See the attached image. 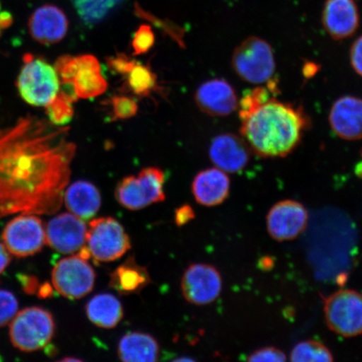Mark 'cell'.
<instances>
[{"label":"cell","instance_id":"obj_1","mask_svg":"<svg viewBox=\"0 0 362 362\" xmlns=\"http://www.w3.org/2000/svg\"><path fill=\"white\" fill-rule=\"evenodd\" d=\"M76 151L66 127L37 117L0 131V219L60 210Z\"/></svg>","mask_w":362,"mask_h":362},{"label":"cell","instance_id":"obj_2","mask_svg":"<svg viewBox=\"0 0 362 362\" xmlns=\"http://www.w3.org/2000/svg\"><path fill=\"white\" fill-rule=\"evenodd\" d=\"M240 134L251 151L262 158H284L300 146L311 121L301 107L275 97L241 120Z\"/></svg>","mask_w":362,"mask_h":362},{"label":"cell","instance_id":"obj_3","mask_svg":"<svg viewBox=\"0 0 362 362\" xmlns=\"http://www.w3.org/2000/svg\"><path fill=\"white\" fill-rule=\"evenodd\" d=\"M55 68L62 88L74 90L78 98H97L107 89L100 63L93 55L62 56Z\"/></svg>","mask_w":362,"mask_h":362},{"label":"cell","instance_id":"obj_4","mask_svg":"<svg viewBox=\"0 0 362 362\" xmlns=\"http://www.w3.org/2000/svg\"><path fill=\"white\" fill-rule=\"evenodd\" d=\"M16 87L21 98L34 107H47L57 96L61 81L56 68L42 58L25 54Z\"/></svg>","mask_w":362,"mask_h":362},{"label":"cell","instance_id":"obj_5","mask_svg":"<svg viewBox=\"0 0 362 362\" xmlns=\"http://www.w3.org/2000/svg\"><path fill=\"white\" fill-rule=\"evenodd\" d=\"M55 334V321L49 311L29 307L18 311L11 322L10 337L13 346L22 351L43 349Z\"/></svg>","mask_w":362,"mask_h":362},{"label":"cell","instance_id":"obj_6","mask_svg":"<svg viewBox=\"0 0 362 362\" xmlns=\"http://www.w3.org/2000/svg\"><path fill=\"white\" fill-rule=\"evenodd\" d=\"M232 66L239 78L247 83H268L276 68L273 48L264 39L250 36L234 49Z\"/></svg>","mask_w":362,"mask_h":362},{"label":"cell","instance_id":"obj_7","mask_svg":"<svg viewBox=\"0 0 362 362\" xmlns=\"http://www.w3.org/2000/svg\"><path fill=\"white\" fill-rule=\"evenodd\" d=\"M164 171L148 167L137 176L129 175L119 181L115 189V198L126 209L138 211L153 203L164 202L165 194Z\"/></svg>","mask_w":362,"mask_h":362},{"label":"cell","instance_id":"obj_8","mask_svg":"<svg viewBox=\"0 0 362 362\" xmlns=\"http://www.w3.org/2000/svg\"><path fill=\"white\" fill-rule=\"evenodd\" d=\"M87 247L90 257L99 262L120 259L131 247L124 226L112 217H100L89 223Z\"/></svg>","mask_w":362,"mask_h":362},{"label":"cell","instance_id":"obj_9","mask_svg":"<svg viewBox=\"0 0 362 362\" xmlns=\"http://www.w3.org/2000/svg\"><path fill=\"white\" fill-rule=\"evenodd\" d=\"M325 319L327 327L343 337L362 334V293L341 289L325 303Z\"/></svg>","mask_w":362,"mask_h":362},{"label":"cell","instance_id":"obj_10","mask_svg":"<svg viewBox=\"0 0 362 362\" xmlns=\"http://www.w3.org/2000/svg\"><path fill=\"white\" fill-rule=\"evenodd\" d=\"M52 280L58 293L70 300H78L92 292L96 274L87 259L75 255L57 262L52 270Z\"/></svg>","mask_w":362,"mask_h":362},{"label":"cell","instance_id":"obj_11","mask_svg":"<svg viewBox=\"0 0 362 362\" xmlns=\"http://www.w3.org/2000/svg\"><path fill=\"white\" fill-rule=\"evenodd\" d=\"M2 238L11 255L18 257L35 255L47 243L42 221L35 214L15 217L4 228Z\"/></svg>","mask_w":362,"mask_h":362},{"label":"cell","instance_id":"obj_12","mask_svg":"<svg viewBox=\"0 0 362 362\" xmlns=\"http://www.w3.org/2000/svg\"><path fill=\"white\" fill-rule=\"evenodd\" d=\"M87 234L84 221L71 212L54 216L45 228L48 245L64 255L78 253L87 246Z\"/></svg>","mask_w":362,"mask_h":362},{"label":"cell","instance_id":"obj_13","mask_svg":"<svg viewBox=\"0 0 362 362\" xmlns=\"http://www.w3.org/2000/svg\"><path fill=\"white\" fill-rule=\"evenodd\" d=\"M309 214L304 205L296 201L279 202L267 216V228L276 241H291L305 232Z\"/></svg>","mask_w":362,"mask_h":362},{"label":"cell","instance_id":"obj_14","mask_svg":"<svg viewBox=\"0 0 362 362\" xmlns=\"http://www.w3.org/2000/svg\"><path fill=\"white\" fill-rule=\"evenodd\" d=\"M223 281L214 266L196 264L185 270L181 280V291L185 300L196 305L211 304L219 297Z\"/></svg>","mask_w":362,"mask_h":362},{"label":"cell","instance_id":"obj_15","mask_svg":"<svg viewBox=\"0 0 362 362\" xmlns=\"http://www.w3.org/2000/svg\"><path fill=\"white\" fill-rule=\"evenodd\" d=\"M251 148L242 137L233 134L217 135L210 146L209 156L217 168L236 173L250 160Z\"/></svg>","mask_w":362,"mask_h":362},{"label":"cell","instance_id":"obj_16","mask_svg":"<svg viewBox=\"0 0 362 362\" xmlns=\"http://www.w3.org/2000/svg\"><path fill=\"white\" fill-rule=\"evenodd\" d=\"M28 28L31 37L42 45H53L66 37L69 21L64 11L54 4H45L30 17Z\"/></svg>","mask_w":362,"mask_h":362},{"label":"cell","instance_id":"obj_17","mask_svg":"<svg viewBox=\"0 0 362 362\" xmlns=\"http://www.w3.org/2000/svg\"><path fill=\"white\" fill-rule=\"evenodd\" d=\"M194 100L203 112L214 117L228 116L238 107L233 86L221 78L202 83L197 90Z\"/></svg>","mask_w":362,"mask_h":362},{"label":"cell","instance_id":"obj_18","mask_svg":"<svg viewBox=\"0 0 362 362\" xmlns=\"http://www.w3.org/2000/svg\"><path fill=\"white\" fill-rule=\"evenodd\" d=\"M322 24L333 40L351 37L360 25L359 10L355 0H327L322 13Z\"/></svg>","mask_w":362,"mask_h":362},{"label":"cell","instance_id":"obj_19","mask_svg":"<svg viewBox=\"0 0 362 362\" xmlns=\"http://www.w3.org/2000/svg\"><path fill=\"white\" fill-rule=\"evenodd\" d=\"M329 123L334 133L349 141L362 139V99L344 96L333 103Z\"/></svg>","mask_w":362,"mask_h":362},{"label":"cell","instance_id":"obj_20","mask_svg":"<svg viewBox=\"0 0 362 362\" xmlns=\"http://www.w3.org/2000/svg\"><path fill=\"white\" fill-rule=\"evenodd\" d=\"M192 192L196 201L202 206L220 205L229 196L230 179L220 169L202 170L193 180Z\"/></svg>","mask_w":362,"mask_h":362},{"label":"cell","instance_id":"obj_21","mask_svg":"<svg viewBox=\"0 0 362 362\" xmlns=\"http://www.w3.org/2000/svg\"><path fill=\"white\" fill-rule=\"evenodd\" d=\"M63 202L71 214L88 221L100 209L102 198L98 189L93 183L78 180L66 189Z\"/></svg>","mask_w":362,"mask_h":362},{"label":"cell","instance_id":"obj_22","mask_svg":"<svg viewBox=\"0 0 362 362\" xmlns=\"http://www.w3.org/2000/svg\"><path fill=\"white\" fill-rule=\"evenodd\" d=\"M117 356L126 362H153L160 356V346L151 334L129 333L120 339Z\"/></svg>","mask_w":362,"mask_h":362},{"label":"cell","instance_id":"obj_23","mask_svg":"<svg viewBox=\"0 0 362 362\" xmlns=\"http://www.w3.org/2000/svg\"><path fill=\"white\" fill-rule=\"evenodd\" d=\"M151 282L146 268L139 265L134 257H130L110 274V286L117 293L128 296L141 291Z\"/></svg>","mask_w":362,"mask_h":362},{"label":"cell","instance_id":"obj_24","mask_svg":"<svg viewBox=\"0 0 362 362\" xmlns=\"http://www.w3.org/2000/svg\"><path fill=\"white\" fill-rule=\"evenodd\" d=\"M86 312L90 322L104 329L116 327L124 317L123 305L111 293L97 294L90 298Z\"/></svg>","mask_w":362,"mask_h":362},{"label":"cell","instance_id":"obj_25","mask_svg":"<svg viewBox=\"0 0 362 362\" xmlns=\"http://www.w3.org/2000/svg\"><path fill=\"white\" fill-rule=\"evenodd\" d=\"M80 20L86 25L99 24L120 7L126 0H71Z\"/></svg>","mask_w":362,"mask_h":362},{"label":"cell","instance_id":"obj_26","mask_svg":"<svg viewBox=\"0 0 362 362\" xmlns=\"http://www.w3.org/2000/svg\"><path fill=\"white\" fill-rule=\"evenodd\" d=\"M127 87L136 96L147 97L156 88V76L148 66L136 62L125 76Z\"/></svg>","mask_w":362,"mask_h":362},{"label":"cell","instance_id":"obj_27","mask_svg":"<svg viewBox=\"0 0 362 362\" xmlns=\"http://www.w3.org/2000/svg\"><path fill=\"white\" fill-rule=\"evenodd\" d=\"M291 361L293 362H332V353L324 344L313 339L301 341L294 346Z\"/></svg>","mask_w":362,"mask_h":362},{"label":"cell","instance_id":"obj_28","mask_svg":"<svg viewBox=\"0 0 362 362\" xmlns=\"http://www.w3.org/2000/svg\"><path fill=\"white\" fill-rule=\"evenodd\" d=\"M278 92L277 86L275 83H272V81L268 83V88H256L249 90L243 95L241 101L239 103V117L240 119H245L250 113L255 111L262 104L268 102L273 98L271 94H276Z\"/></svg>","mask_w":362,"mask_h":362},{"label":"cell","instance_id":"obj_29","mask_svg":"<svg viewBox=\"0 0 362 362\" xmlns=\"http://www.w3.org/2000/svg\"><path fill=\"white\" fill-rule=\"evenodd\" d=\"M74 103L60 90L55 99L45 107L49 121L57 126H64L69 123L74 116Z\"/></svg>","mask_w":362,"mask_h":362},{"label":"cell","instance_id":"obj_30","mask_svg":"<svg viewBox=\"0 0 362 362\" xmlns=\"http://www.w3.org/2000/svg\"><path fill=\"white\" fill-rule=\"evenodd\" d=\"M112 119L126 120L131 119L138 112V104L134 99L126 96H115L110 100Z\"/></svg>","mask_w":362,"mask_h":362},{"label":"cell","instance_id":"obj_31","mask_svg":"<svg viewBox=\"0 0 362 362\" xmlns=\"http://www.w3.org/2000/svg\"><path fill=\"white\" fill-rule=\"evenodd\" d=\"M156 42V35L153 33L151 27L148 25H142L136 30L132 40V48L134 55L139 56L146 54L151 51Z\"/></svg>","mask_w":362,"mask_h":362},{"label":"cell","instance_id":"obj_32","mask_svg":"<svg viewBox=\"0 0 362 362\" xmlns=\"http://www.w3.org/2000/svg\"><path fill=\"white\" fill-rule=\"evenodd\" d=\"M19 304L15 294L6 289H0V327L10 324L18 313Z\"/></svg>","mask_w":362,"mask_h":362},{"label":"cell","instance_id":"obj_33","mask_svg":"<svg viewBox=\"0 0 362 362\" xmlns=\"http://www.w3.org/2000/svg\"><path fill=\"white\" fill-rule=\"evenodd\" d=\"M287 360L286 355L278 348L269 346L253 351L247 357L248 361L252 362H283Z\"/></svg>","mask_w":362,"mask_h":362},{"label":"cell","instance_id":"obj_34","mask_svg":"<svg viewBox=\"0 0 362 362\" xmlns=\"http://www.w3.org/2000/svg\"><path fill=\"white\" fill-rule=\"evenodd\" d=\"M136 61L132 60L124 54H117V56L107 58V66L115 74L125 76L136 64Z\"/></svg>","mask_w":362,"mask_h":362},{"label":"cell","instance_id":"obj_35","mask_svg":"<svg viewBox=\"0 0 362 362\" xmlns=\"http://www.w3.org/2000/svg\"><path fill=\"white\" fill-rule=\"evenodd\" d=\"M350 58L353 69L362 78V35L352 44Z\"/></svg>","mask_w":362,"mask_h":362},{"label":"cell","instance_id":"obj_36","mask_svg":"<svg viewBox=\"0 0 362 362\" xmlns=\"http://www.w3.org/2000/svg\"><path fill=\"white\" fill-rule=\"evenodd\" d=\"M194 218V212L191 206L185 205L175 211V221L178 226H183Z\"/></svg>","mask_w":362,"mask_h":362},{"label":"cell","instance_id":"obj_37","mask_svg":"<svg viewBox=\"0 0 362 362\" xmlns=\"http://www.w3.org/2000/svg\"><path fill=\"white\" fill-rule=\"evenodd\" d=\"M11 261V255L4 244L0 243V275L7 269Z\"/></svg>","mask_w":362,"mask_h":362},{"label":"cell","instance_id":"obj_38","mask_svg":"<svg viewBox=\"0 0 362 362\" xmlns=\"http://www.w3.org/2000/svg\"><path fill=\"white\" fill-rule=\"evenodd\" d=\"M21 281L26 293H34L37 289L38 281L35 277L25 276V277H21Z\"/></svg>","mask_w":362,"mask_h":362},{"label":"cell","instance_id":"obj_39","mask_svg":"<svg viewBox=\"0 0 362 362\" xmlns=\"http://www.w3.org/2000/svg\"><path fill=\"white\" fill-rule=\"evenodd\" d=\"M13 16L8 12H0V35L12 25Z\"/></svg>","mask_w":362,"mask_h":362},{"label":"cell","instance_id":"obj_40","mask_svg":"<svg viewBox=\"0 0 362 362\" xmlns=\"http://www.w3.org/2000/svg\"><path fill=\"white\" fill-rule=\"evenodd\" d=\"M319 67H317L315 63H307V64L304 66V75L306 78H311L315 74H316L317 69Z\"/></svg>","mask_w":362,"mask_h":362},{"label":"cell","instance_id":"obj_41","mask_svg":"<svg viewBox=\"0 0 362 362\" xmlns=\"http://www.w3.org/2000/svg\"><path fill=\"white\" fill-rule=\"evenodd\" d=\"M356 174L362 178V162L356 166Z\"/></svg>","mask_w":362,"mask_h":362},{"label":"cell","instance_id":"obj_42","mask_svg":"<svg viewBox=\"0 0 362 362\" xmlns=\"http://www.w3.org/2000/svg\"><path fill=\"white\" fill-rule=\"evenodd\" d=\"M80 361L81 360L80 359H76V358H65V359H63L62 360V361Z\"/></svg>","mask_w":362,"mask_h":362},{"label":"cell","instance_id":"obj_43","mask_svg":"<svg viewBox=\"0 0 362 362\" xmlns=\"http://www.w3.org/2000/svg\"><path fill=\"white\" fill-rule=\"evenodd\" d=\"M0 11H1V4H0Z\"/></svg>","mask_w":362,"mask_h":362},{"label":"cell","instance_id":"obj_44","mask_svg":"<svg viewBox=\"0 0 362 362\" xmlns=\"http://www.w3.org/2000/svg\"><path fill=\"white\" fill-rule=\"evenodd\" d=\"M361 156H362V151H361Z\"/></svg>","mask_w":362,"mask_h":362}]
</instances>
